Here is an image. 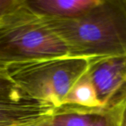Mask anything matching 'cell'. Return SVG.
<instances>
[{
  "instance_id": "obj_5",
  "label": "cell",
  "mask_w": 126,
  "mask_h": 126,
  "mask_svg": "<svg viewBox=\"0 0 126 126\" xmlns=\"http://www.w3.org/2000/svg\"><path fill=\"white\" fill-rule=\"evenodd\" d=\"M88 76L104 106L114 103L126 94V55L93 60Z\"/></svg>"
},
{
  "instance_id": "obj_6",
  "label": "cell",
  "mask_w": 126,
  "mask_h": 126,
  "mask_svg": "<svg viewBox=\"0 0 126 126\" xmlns=\"http://www.w3.org/2000/svg\"><path fill=\"white\" fill-rule=\"evenodd\" d=\"M124 97L100 109L62 106L55 109L49 123L51 126H119Z\"/></svg>"
},
{
  "instance_id": "obj_9",
  "label": "cell",
  "mask_w": 126,
  "mask_h": 126,
  "mask_svg": "<svg viewBox=\"0 0 126 126\" xmlns=\"http://www.w3.org/2000/svg\"><path fill=\"white\" fill-rule=\"evenodd\" d=\"M18 87L10 79L6 69L0 67V94L17 89Z\"/></svg>"
},
{
  "instance_id": "obj_11",
  "label": "cell",
  "mask_w": 126,
  "mask_h": 126,
  "mask_svg": "<svg viewBox=\"0 0 126 126\" xmlns=\"http://www.w3.org/2000/svg\"><path fill=\"white\" fill-rule=\"evenodd\" d=\"M119 126H126V95L123 100Z\"/></svg>"
},
{
  "instance_id": "obj_2",
  "label": "cell",
  "mask_w": 126,
  "mask_h": 126,
  "mask_svg": "<svg viewBox=\"0 0 126 126\" xmlns=\"http://www.w3.org/2000/svg\"><path fill=\"white\" fill-rule=\"evenodd\" d=\"M69 56L63 41L32 12L26 0L0 18V67Z\"/></svg>"
},
{
  "instance_id": "obj_3",
  "label": "cell",
  "mask_w": 126,
  "mask_h": 126,
  "mask_svg": "<svg viewBox=\"0 0 126 126\" xmlns=\"http://www.w3.org/2000/svg\"><path fill=\"white\" fill-rule=\"evenodd\" d=\"M92 61L67 56L16 64L6 70L26 95L58 109L75 83L88 73Z\"/></svg>"
},
{
  "instance_id": "obj_1",
  "label": "cell",
  "mask_w": 126,
  "mask_h": 126,
  "mask_svg": "<svg viewBox=\"0 0 126 126\" xmlns=\"http://www.w3.org/2000/svg\"><path fill=\"white\" fill-rule=\"evenodd\" d=\"M70 57L100 60L126 55V1H100L72 18L41 17Z\"/></svg>"
},
{
  "instance_id": "obj_10",
  "label": "cell",
  "mask_w": 126,
  "mask_h": 126,
  "mask_svg": "<svg viewBox=\"0 0 126 126\" xmlns=\"http://www.w3.org/2000/svg\"><path fill=\"white\" fill-rule=\"evenodd\" d=\"M20 0H0V18L13 8Z\"/></svg>"
},
{
  "instance_id": "obj_8",
  "label": "cell",
  "mask_w": 126,
  "mask_h": 126,
  "mask_svg": "<svg viewBox=\"0 0 126 126\" xmlns=\"http://www.w3.org/2000/svg\"><path fill=\"white\" fill-rule=\"evenodd\" d=\"M66 105L86 109H100L105 107L98 98L96 89L89 78L88 73L76 83L69 91L62 106Z\"/></svg>"
},
{
  "instance_id": "obj_4",
  "label": "cell",
  "mask_w": 126,
  "mask_h": 126,
  "mask_svg": "<svg viewBox=\"0 0 126 126\" xmlns=\"http://www.w3.org/2000/svg\"><path fill=\"white\" fill-rule=\"evenodd\" d=\"M52 105L34 100L18 88L0 94V126H28L39 123L55 112Z\"/></svg>"
},
{
  "instance_id": "obj_7",
  "label": "cell",
  "mask_w": 126,
  "mask_h": 126,
  "mask_svg": "<svg viewBox=\"0 0 126 126\" xmlns=\"http://www.w3.org/2000/svg\"><path fill=\"white\" fill-rule=\"evenodd\" d=\"M100 0H26L28 7L41 17L72 18L96 5Z\"/></svg>"
}]
</instances>
